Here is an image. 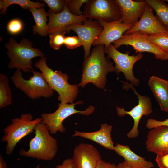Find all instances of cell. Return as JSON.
<instances>
[{
	"label": "cell",
	"instance_id": "cell-1",
	"mask_svg": "<svg viewBox=\"0 0 168 168\" xmlns=\"http://www.w3.org/2000/svg\"><path fill=\"white\" fill-rule=\"evenodd\" d=\"M104 45L95 46L91 54L83 64L82 74L78 86L84 87L91 83L98 88H104L107 82L106 76L114 72L113 63L105 55Z\"/></svg>",
	"mask_w": 168,
	"mask_h": 168
},
{
	"label": "cell",
	"instance_id": "cell-2",
	"mask_svg": "<svg viewBox=\"0 0 168 168\" xmlns=\"http://www.w3.org/2000/svg\"><path fill=\"white\" fill-rule=\"evenodd\" d=\"M35 136L29 141V149H21L19 155L38 160L51 161L56 156L58 146L57 140L49 133L47 126L42 121L35 126Z\"/></svg>",
	"mask_w": 168,
	"mask_h": 168
},
{
	"label": "cell",
	"instance_id": "cell-3",
	"mask_svg": "<svg viewBox=\"0 0 168 168\" xmlns=\"http://www.w3.org/2000/svg\"><path fill=\"white\" fill-rule=\"evenodd\" d=\"M51 88L57 92L58 100L61 104L73 103L78 92V86L68 82L67 75L61 71H54L47 64L46 57L41 58L35 64Z\"/></svg>",
	"mask_w": 168,
	"mask_h": 168
},
{
	"label": "cell",
	"instance_id": "cell-4",
	"mask_svg": "<svg viewBox=\"0 0 168 168\" xmlns=\"http://www.w3.org/2000/svg\"><path fill=\"white\" fill-rule=\"evenodd\" d=\"M5 46L10 59L8 66L10 69L16 68L25 72L34 70L32 59L37 57L44 58V54L38 48H33L32 42L26 38H23L18 43L10 38Z\"/></svg>",
	"mask_w": 168,
	"mask_h": 168
},
{
	"label": "cell",
	"instance_id": "cell-5",
	"mask_svg": "<svg viewBox=\"0 0 168 168\" xmlns=\"http://www.w3.org/2000/svg\"><path fill=\"white\" fill-rule=\"evenodd\" d=\"M33 115L30 113L22 114L20 118L11 119L12 124L4 129V135L1 138L2 142H6L5 153L7 155L12 154L17 143L23 138L34 132L36 125L42 121L41 118L33 119Z\"/></svg>",
	"mask_w": 168,
	"mask_h": 168
},
{
	"label": "cell",
	"instance_id": "cell-6",
	"mask_svg": "<svg viewBox=\"0 0 168 168\" xmlns=\"http://www.w3.org/2000/svg\"><path fill=\"white\" fill-rule=\"evenodd\" d=\"M31 72L33 75L28 80H26L23 77L22 71L17 69L11 77V80L16 88L31 99L52 97L54 91L50 87L42 73L34 70Z\"/></svg>",
	"mask_w": 168,
	"mask_h": 168
},
{
	"label": "cell",
	"instance_id": "cell-7",
	"mask_svg": "<svg viewBox=\"0 0 168 168\" xmlns=\"http://www.w3.org/2000/svg\"><path fill=\"white\" fill-rule=\"evenodd\" d=\"M82 103V101L76 103H59L58 108L54 112L41 114L42 122L47 126L50 134H55L58 132L64 133L66 128L63 123L67 118L77 113L88 115L94 112L95 108L92 106H89L83 111L77 110L75 109V105Z\"/></svg>",
	"mask_w": 168,
	"mask_h": 168
},
{
	"label": "cell",
	"instance_id": "cell-8",
	"mask_svg": "<svg viewBox=\"0 0 168 168\" xmlns=\"http://www.w3.org/2000/svg\"><path fill=\"white\" fill-rule=\"evenodd\" d=\"M83 15L87 18L106 22L118 21L121 17L115 0H89L83 7Z\"/></svg>",
	"mask_w": 168,
	"mask_h": 168
},
{
	"label": "cell",
	"instance_id": "cell-9",
	"mask_svg": "<svg viewBox=\"0 0 168 168\" xmlns=\"http://www.w3.org/2000/svg\"><path fill=\"white\" fill-rule=\"evenodd\" d=\"M104 52L107 54V57L111 58L115 63L114 72L117 74L122 72L131 84L138 86L140 81L134 77L133 68L135 63L142 58L143 56L142 53H139L136 55H130L127 53H123L118 50L112 43L108 47H104Z\"/></svg>",
	"mask_w": 168,
	"mask_h": 168
},
{
	"label": "cell",
	"instance_id": "cell-10",
	"mask_svg": "<svg viewBox=\"0 0 168 168\" xmlns=\"http://www.w3.org/2000/svg\"><path fill=\"white\" fill-rule=\"evenodd\" d=\"M124 88H131L137 96L138 100V104L129 111H126L122 107H116L117 115L123 117L126 114L130 115L133 119L134 124L133 128L127 134L129 138H134L139 135L138 127L141 117L144 115L147 116L152 112V102L150 98L146 96H142L139 94L135 90L131 84L127 82H123Z\"/></svg>",
	"mask_w": 168,
	"mask_h": 168
},
{
	"label": "cell",
	"instance_id": "cell-11",
	"mask_svg": "<svg viewBox=\"0 0 168 168\" xmlns=\"http://www.w3.org/2000/svg\"><path fill=\"white\" fill-rule=\"evenodd\" d=\"M82 24H73L65 28L66 33L72 30L81 40L84 52V59L90 55L91 46L103 31V27L98 20L87 18Z\"/></svg>",
	"mask_w": 168,
	"mask_h": 168
},
{
	"label": "cell",
	"instance_id": "cell-12",
	"mask_svg": "<svg viewBox=\"0 0 168 168\" xmlns=\"http://www.w3.org/2000/svg\"><path fill=\"white\" fill-rule=\"evenodd\" d=\"M112 43L116 49L123 45H129L133 47L136 53L149 52L153 54L157 59L162 60H168V53L147 41L143 34L134 33L123 35Z\"/></svg>",
	"mask_w": 168,
	"mask_h": 168
},
{
	"label": "cell",
	"instance_id": "cell-13",
	"mask_svg": "<svg viewBox=\"0 0 168 168\" xmlns=\"http://www.w3.org/2000/svg\"><path fill=\"white\" fill-rule=\"evenodd\" d=\"M166 26L155 16L152 9L147 4L144 11L138 22L126 31L124 35L138 33L151 35L168 31Z\"/></svg>",
	"mask_w": 168,
	"mask_h": 168
},
{
	"label": "cell",
	"instance_id": "cell-14",
	"mask_svg": "<svg viewBox=\"0 0 168 168\" xmlns=\"http://www.w3.org/2000/svg\"><path fill=\"white\" fill-rule=\"evenodd\" d=\"M72 159L74 168H96L102 159L100 152L95 146L82 143L75 147Z\"/></svg>",
	"mask_w": 168,
	"mask_h": 168
},
{
	"label": "cell",
	"instance_id": "cell-15",
	"mask_svg": "<svg viewBox=\"0 0 168 168\" xmlns=\"http://www.w3.org/2000/svg\"><path fill=\"white\" fill-rule=\"evenodd\" d=\"M98 21L103 29L93 43L92 45L94 46L103 45L105 47H108L121 37L125 32L133 26L122 23L121 19L111 22Z\"/></svg>",
	"mask_w": 168,
	"mask_h": 168
},
{
	"label": "cell",
	"instance_id": "cell-16",
	"mask_svg": "<svg viewBox=\"0 0 168 168\" xmlns=\"http://www.w3.org/2000/svg\"><path fill=\"white\" fill-rule=\"evenodd\" d=\"M147 150L156 155L168 154V127L161 126L150 129L145 142Z\"/></svg>",
	"mask_w": 168,
	"mask_h": 168
},
{
	"label": "cell",
	"instance_id": "cell-17",
	"mask_svg": "<svg viewBox=\"0 0 168 168\" xmlns=\"http://www.w3.org/2000/svg\"><path fill=\"white\" fill-rule=\"evenodd\" d=\"M119 9L122 23L134 25L143 14L147 3L144 0H115Z\"/></svg>",
	"mask_w": 168,
	"mask_h": 168
},
{
	"label": "cell",
	"instance_id": "cell-18",
	"mask_svg": "<svg viewBox=\"0 0 168 168\" xmlns=\"http://www.w3.org/2000/svg\"><path fill=\"white\" fill-rule=\"evenodd\" d=\"M49 22L48 34L57 31H65L67 26L73 24H82L87 18L84 16H77L71 13L68 10L66 4L63 11L58 14H54L49 10L48 11ZM66 32V31H65Z\"/></svg>",
	"mask_w": 168,
	"mask_h": 168
},
{
	"label": "cell",
	"instance_id": "cell-19",
	"mask_svg": "<svg viewBox=\"0 0 168 168\" xmlns=\"http://www.w3.org/2000/svg\"><path fill=\"white\" fill-rule=\"evenodd\" d=\"M112 126L106 123L102 124L100 129L93 132H80L75 130L72 137H80L91 140L105 148L114 150V146L111 136Z\"/></svg>",
	"mask_w": 168,
	"mask_h": 168
},
{
	"label": "cell",
	"instance_id": "cell-20",
	"mask_svg": "<svg viewBox=\"0 0 168 168\" xmlns=\"http://www.w3.org/2000/svg\"><path fill=\"white\" fill-rule=\"evenodd\" d=\"M148 85L161 110L168 112V80L152 76Z\"/></svg>",
	"mask_w": 168,
	"mask_h": 168
},
{
	"label": "cell",
	"instance_id": "cell-21",
	"mask_svg": "<svg viewBox=\"0 0 168 168\" xmlns=\"http://www.w3.org/2000/svg\"><path fill=\"white\" fill-rule=\"evenodd\" d=\"M114 151L123 157L124 161L133 168H152L154 167L153 163L134 153L128 145L117 143L114 146Z\"/></svg>",
	"mask_w": 168,
	"mask_h": 168
},
{
	"label": "cell",
	"instance_id": "cell-22",
	"mask_svg": "<svg viewBox=\"0 0 168 168\" xmlns=\"http://www.w3.org/2000/svg\"><path fill=\"white\" fill-rule=\"evenodd\" d=\"M31 12L35 22L32 26L34 34H38L41 36H46L48 34V26L47 22L49 16L44 7L40 8H31L29 9Z\"/></svg>",
	"mask_w": 168,
	"mask_h": 168
},
{
	"label": "cell",
	"instance_id": "cell-23",
	"mask_svg": "<svg viewBox=\"0 0 168 168\" xmlns=\"http://www.w3.org/2000/svg\"><path fill=\"white\" fill-rule=\"evenodd\" d=\"M146 3L156 13V17L166 26L168 25V5L164 0H145Z\"/></svg>",
	"mask_w": 168,
	"mask_h": 168
},
{
	"label": "cell",
	"instance_id": "cell-24",
	"mask_svg": "<svg viewBox=\"0 0 168 168\" xmlns=\"http://www.w3.org/2000/svg\"><path fill=\"white\" fill-rule=\"evenodd\" d=\"M12 92L9 79L6 75L0 74V108H4L12 104Z\"/></svg>",
	"mask_w": 168,
	"mask_h": 168
},
{
	"label": "cell",
	"instance_id": "cell-25",
	"mask_svg": "<svg viewBox=\"0 0 168 168\" xmlns=\"http://www.w3.org/2000/svg\"><path fill=\"white\" fill-rule=\"evenodd\" d=\"M13 4L18 5L24 9H29L31 8H38L44 6V3L38 1L34 2L30 0H3V6L0 12V14L4 15L6 12L7 8Z\"/></svg>",
	"mask_w": 168,
	"mask_h": 168
},
{
	"label": "cell",
	"instance_id": "cell-26",
	"mask_svg": "<svg viewBox=\"0 0 168 168\" xmlns=\"http://www.w3.org/2000/svg\"><path fill=\"white\" fill-rule=\"evenodd\" d=\"M145 39L168 53V31L155 34H144Z\"/></svg>",
	"mask_w": 168,
	"mask_h": 168
},
{
	"label": "cell",
	"instance_id": "cell-27",
	"mask_svg": "<svg viewBox=\"0 0 168 168\" xmlns=\"http://www.w3.org/2000/svg\"><path fill=\"white\" fill-rule=\"evenodd\" d=\"M66 32L63 30L54 32L49 34V44L50 46L54 49L59 50L64 44L65 36Z\"/></svg>",
	"mask_w": 168,
	"mask_h": 168
},
{
	"label": "cell",
	"instance_id": "cell-28",
	"mask_svg": "<svg viewBox=\"0 0 168 168\" xmlns=\"http://www.w3.org/2000/svg\"><path fill=\"white\" fill-rule=\"evenodd\" d=\"M89 0H65L66 6L69 12L77 16L83 15V12L80 10L83 4L86 3Z\"/></svg>",
	"mask_w": 168,
	"mask_h": 168
},
{
	"label": "cell",
	"instance_id": "cell-29",
	"mask_svg": "<svg viewBox=\"0 0 168 168\" xmlns=\"http://www.w3.org/2000/svg\"><path fill=\"white\" fill-rule=\"evenodd\" d=\"M48 5L49 10L54 14H58L62 12L65 6V0H43Z\"/></svg>",
	"mask_w": 168,
	"mask_h": 168
},
{
	"label": "cell",
	"instance_id": "cell-30",
	"mask_svg": "<svg viewBox=\"0 0 168 168\" xmlns=\"http://www.w3.org/2000/svg\"><path fill=\"white\" fill-rule=\"evenodd\" d=\"M7 29L11 34L16 35L20 33L23 29V25L21 21L18 18H14L9 21L7 25Z\"/></svg>",
	"mask_w": 168,
	"mask_h": 168
},
{
	"label": "cell",
	"instance_id": "cell-31",
	"mask_svg": "<svg viewBox=\"0 0 168 168\" xmlns=\"http://www.w3.org/2000/svg\"><path fill=\"white\" fill-rule=\"evenodd\" d=\"M67 48L69 49H73L77 48L81 46H82V42L77 36L66 37L64 44Z\"/></svg>",
	"mask_w": 168,
	"mask_h": 168
},
{
	"label": "cell",
	"instance_id": "cell-32",
	"mask_svg": "<svg viewBox=\"0 0 168 168\" xmlns=\"http://www.w3.org/2000/svg\"><path fill=\"white\" fill-rule=\"evenodd\" d=\"M161 126L168 127V119L160 121L153 119H149L147 121L146 124V127L149 129Z\"/></svg>",
	"mask_w": 168,
	"mask_h": 168
},
{
	"label": "cell",
	"instance_id": "cell-33",
	"mask_svg": "<svg viewBox=\"0 0 168 168\" xmlns=\"http://www.w3.org/2000/svg\"><path fill=\"white\" fill-rule=\"evenodd\" d=\"M155 160L159 168H168V154L156 155Z\"/></svg>",
	"mask_w": 168,
	"mask_h": 168
},
{
	"label": "cell",
	"instance_id": "cell-34",
	"mask_svg": "<svg viewBox=\"0 0 168 168\" xmlns=\"http://www.w3.org/2000/svg\"><path fill=\"white\" fill-rule=\"evenodd\" d=\"M55 168H74L72 158L65 159L62 164L57 165Z\"/></svg>",
	"mask_w": 168,
	"mask_h": 168
},
{
	"label": "cell",
	"instance_id": "cell-35",
	"mask_svg": "<svg viewBox=\"0 0 168 168\" xmlns=\"http://www.w3.org/2000/svg\"><path fill=\"white\" fill-rule=\"evenodd\" d=\"M96 168H113V164L105 162L101 159L98 163Z\"/></svg>",
	"mask_w": 168,
	"mask_h": 168
},
{
	"label": "cell",
	"instance_id": "cell-36",
	"mask_svg": "<svg viewBox=\"0 0 168 168\" xmlns=\"http://www.w3.org/2000/svg\"><path fill=\"white\" fill-rule=\"evenodd\" d=\"M117 168H133L124 161L116 166Z\"/></svg>",
	"mask_w": 168,
	"mask_h": 168
},
{
	"label": "cell",
	"instance_id": "cell-37",
	"mask_svg": "<svg viewBox=\"0 0 168 168\" xmlns=\"http://www.w3.org/2000/svg\"><path fill=\"white\" fill-rule=\"evenodd\" d=\"M0 168H7L6 163L1 155H0Z\"/></svg>",
	"mask_w": 168,
	"mask_h": 168
},
{
	"label": "cell",
	"instance_id": "cell-38",
	"mask_svg": "<svg viewBox=\"0 0 168 168\" xmlns=\"http://www.w3.org/2000/svg\"><path fill=\"white\" fill-rule=\"evenodd\" d=\"M35 168H40V166L39 165H38ZM44 168H48L47 167H44Z\"/></svg>",
	"mask_w": 168,
	"mask_h": 168
},
{
	"label": "cell",
	"instance_id": "cell-39",
	"mask_svg": "<svg viewBox=\"0 0 168 168\" xmlns=\"http://www.w3.org/2000/svg\"><path fill=\"white\" fill-rule=\"evenodd\" d=\"M113 168H117L116 166L114 164H113Z\"/></svg>",
	"mask_w": 168,
	"mask_h": 168
},
{
	"label": "cell",
	"instance_id": "cell-40",
	"mask_svg": "<svg viewBox=\"0 0 168 168\" xmlns=\"http://www.w3.org/2000/svg\"><path fill=\"white\" fill-rule=\"evenodd\" d=\"M166 28H167V29L168 30V25H167V26H166Z\"/></svg>",
	"mask_w": 168,
	"mask_h": 168
},
{
	"label": "cell",
	"instance_id": "cell-41",
	"mask_svg": "<svg viewBox=\"0 0 168 168\" xmlns=\"http://www.w3.org/2000/svg\"><path fill=\"white\" fill-rule=\"evenodd\" d=\"M165 1H166L167 2H168V0H164Z\"/></svg>",
	"mask_w": 168,
	"mask_h": 168
}]
</instances>
